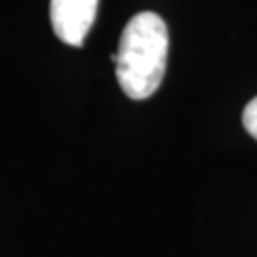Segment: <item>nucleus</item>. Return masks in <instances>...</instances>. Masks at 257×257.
Masks as SVG:
<instances>
[{"label": "nucleus", "mask_w": 257, "mask_h": 257, "mask_svg": "<svg viewBox=\"0 0 257 257\" xmlns=\"http://www.w3.org/2000/svg\"><path fill=\"white\" fill-rule=\"evenodd\" d=\"M99 0H52L50 19L55 37L69 46L80 48L90 33Z\"/></svg>", "instance_id": "nucleus-2"}, {"label": "nucleus", "mask_w": 257, "mask_h": 257, "mask_svg": "<svg viewBox=\"0 0 257 257\" xmlns=\"http://www.w3.org/2000/svg\"><path fill=\"white\" fill-rule=\"evenodd\" d=\"M242 124L253 139H257V97L246 105V109L242 112Z\"/></svg>", "instance_id": "nucleus-3"}, {"label": "nucleus", "mask_w": 257, "mask_h": 257, "mask_svg": "<svg viewBox=\"0 0 257 257\" xmlns=\"http://www.w3.org/2000/svg\"><path fill=\"white\" fill-rule=\"evenodd\" d=\"M170 37L164 19L141 12L122 31L116 52V78L130 99H149L160 88L168 63Z\"/></svg>", "instance_id": "nucleus-1"}]
</instances>
